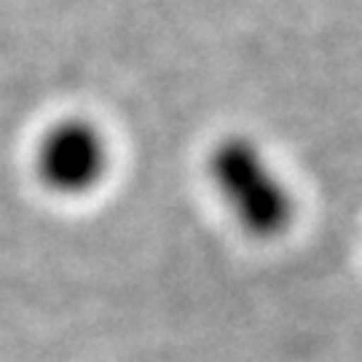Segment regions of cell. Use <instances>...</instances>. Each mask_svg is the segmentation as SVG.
Instances as JSON below:
<instances>
[{"label":"cell","mask_w":362,"mask_h":362,"mask_svg":"<svg viewBox=\"0 0 362 362\" xmlns=\"http://www.w3.org/2000/svg\"><path fill=\"white\" fill-rule=\"evenodd\" d=\"M207 177L233 226L250 239H276L293 226L296 196L250 134H226L209 148Z\"/></svg>","instance_id":"cell-1"},{"label":"cell","mask_w":362,"mask_h":362,"mask_svg":"<svg viewBox=\"0 0 362 362\" xmlns=\"http://www.w3.org/2000/svg\"><path fill=\"white\" fill-rule=\"evenodd\" d=\"M110 169V143L89 118H62L40 134L35 175L57 196H86Z\"/></svg>","instance_id":"cell-2"}]
</instances>
